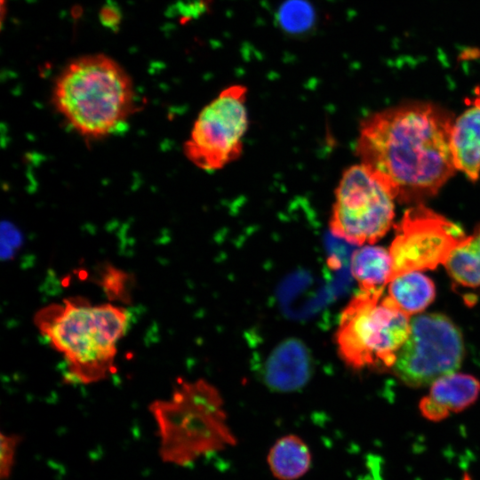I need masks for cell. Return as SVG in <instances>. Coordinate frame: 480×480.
<instances>
[{"mask_svg": "<svg viewBox=\"0 0 480 480\" xmlns=\"http://www.w3.org/2000/svg\"><path fill=\"white\" fill-rule=\"evenodd\" d=\"M454 120L430 101L384 108L361 121L356 155L395 200L422 204L457 171L450 142Z\"/></svg>", "mask_w": 480, "mask_h": 480, "instance_id": "obj_1", "label": "cell"}, {"mask_svg": "<svg viewBox=\"0 0 480 480\" xmlns=\"http://www.w3.org/2000/svg\"><path fill=\"white\" fill-rule=\"evenodd\" d=\"M34 323L64 358L66 378L92 384L114 372L117 345L126 332L129 314L123 307L92 304L77 296L43 307Z\"/></svg>", "mask_w": 480, "mask_h": 480, "instance_id": "obj_2", "label": "cell"}, {"mask_svg": "<svg viewBox=\"0 0 480 480\" xmlns=\"http://www.w3.org/2000/svg\"><path fill=\"white\" fill-rule=\"evenodd\" d=\"M57 111L81 135L100 139L131 114L134 89L127 72L103 54L73 60L58 76L52 91Z\"/></svg>", "mask_w": 480, "mask_h": 480, "instance_id": "obj_3", "label": "cell"}, {"mask_svg": "<svg viewBox=\"0 0 480 480\" xmlns=\"http://www.w3.org/2000/svg\"><path fill=\"white\" fill-rule=\"evenodd\" d=\"M149 411L164 462L187 466L236 443L218 392L203 380L180 383L168 399L151 403Z\"/></svg>", "mask_w": 480, "mask_h": 480, "instance_id": "obj_4", "label": "cell"}, {"mask_svg": "<svg viewBox=\"0 0 480 480\" xmlns=\"http://www.w3.org/2000/svg\"><path fill=\"white\" fill-rule=\"evenodd\" d=\"M384 290L358 292L343 308L335 332L341 359L356 370H390L410 332V316Z\"/></svg>", "mask_w": 480, "mask_h": 480, "instance_id": "obj_5", "label": "cell"}, {"mask_svg": "<svg viewBox=\"0 0 480 480\" xmlns=\"http://www.w3.org/2000/svg\"><path fill=\"white\" fill-rule=\"evenodd\" d=\"M394 200L366 166L353 164L342 172L334 190L329 229L351 244H374L392 226Z\"/></svg>", "mask_w": 480, "mask_h": 480, "instance_id": "obj_6", "label": "cell"}, {"mask_svg": "<svg viewBox=\"0 0 480 480\" xmlns=\"http://www.w3.org/2000/svg\"><path fill=\"white\" fill-rule=\"evenodd\" d=\"M247 94L245 85L231 84L199 112L184 144L186 157L196 167L220 171L241 157L249 127Z\"/></svg>", "mask_w": 480, "mask_h": 480, "instance_id": "obj_7", "label": "cell"}, {"mask_svg": "<svg viewBox=\"0 0 480 480\" xmlns=\"http://www.w3.org/2000/svg\"><path fill=\"white\" fill-rule=\"evenodd\" d=\"M464 354L461 332L448 316L419 314L411 318L409 335L390 370L405 385L422 388L455 372Z\"/></svg>", "mask_w": 480, "mask_h": 480, "instance_id": "obj_8", "label": "cell"}, {"mask_svg": "<svg viewBox=\"0 0 480 480\" xmlns=\"http://www.w3.org/2000/svg\"><path fill=\"white\" fill-rule=\"evenodd\" d=\"M395 230L389 248L390 281L407 272L434 269L444 264L466 237L460 226L423 204L407 209Z\"/></svg>", "mask_w": 480, "mask_h": 480, "instance_id": "obj_9", "label": "cell"}, {"mask_svg": "<svg viewBox=\"0 0 480 480\" xmlns=\"http://www.w3.org/2000/svg\"><path fill=\"white\" fill-rule=\"evenodd\" d=\"M480 394V381L472 375L453 372L431 384L429 393L420 401V411L432 421L446 419L475 403Z\"/></svg>", "mask_w": 480, "mask_h": 480, "instance_id": "obj_10", "label": "cell"}, {"mask_svg": "<svg viewBox=\"0 0 480 480\" xmlns=\"http://www.w3.org/2000/svg\"><path fill=\"white\" fill-rule=\"evenodd\" d=\"M450 142L456 170L476 181L480 176V92L469 99L468 107L454 120Z\"/></svg>", "mask_w": 480, "mask_h": 480, "instance_id": "obj_11", "label": "cell"}, {"mask_svg": "<svg viewBox=\"0 0 480 480\" xmlns=\"http://www.w3.org/2000/svg\"><path fill=\"white\" fill-rule=\"evenodd\" d=\"M309 361L305 348L297 341L282 344L269 357L267 380L276 388L290 390L302 385L308 376Z\"/></svg>", "mask_w": 480, "mask_h": 480, "instance_id": "obj_12", "label": "cell"}, {"mask_svg": "<svg viewBox=\"0 0 480 480\" xmlns=\"http://www.w3.org/2000/svg\"><path fill=\"white\" fill-rule=\"evenodd\" d=\"M350 272L361 291L384 290L392 273L389 250L374 244L361 245L351 255Z\"/></svg>", "mask_w": 480, "mask_h": 480, "instance_id": "obj_13", "label": "cell"}, {"mask_svg": "<svg viewBox=\"0 0 480 480\" xmlns=\"http://www.w3.org/2000/svg\"><path fill=\"white\" fill-rule=\"evenodd\" d=\"M267 461L278 480H296L310 468L312 456L307 444L296 435H286L271 446Z\"/></svg>", "mask_w": 480, "mask_h": 480, "instance_id": "obj_14", "label": "cell"}, {"mask_svg": "<svg viewBox=\"0 0 480 480\" xmlns=\"http://www.w3.org/2000/svg\"><path fill=\"white\" fill-rule=\"evenodd\" d=\"M408 316L421 313L436 297L434 282L419 271L407 272L388 283V294Z\"/></svg>", "mask_w": 480, "mask_h": 480, "instance_id": "obj_15", "label": "cell"}, {"mask_svg": "<svg viewBox=\"0 0 480 480\" xmlns=\"http://www.w3.org/2000/svg\"><path fill=\"white\" fill-rule=\"evenodd\" d=\"M444 265L455 283L480 287V225L453 249Z\"/></svg>", "mask_w": 480, "mask_h": 480, "instance_id": "obj_16", "label": "cell"}, {"mask_svg": "<svg viewBox=\"0 0 480 480\" xmlns=\"http://www.w3.org/2000/svg\"><path fill=\"white\" fill-rule=\"evenodd\" d=\"M100 284L111 300L127 301L129 299L128 275L110 265L102 269Z\"/></svg>", "mask_w": 480, "mask_h": 480, "instance_id": "obj_17", "label": "cell"}, {"mask_svg": "<svg viewBox=\"0 0 480 480\" xmlns=\"http://www.w3.org/2000/svg\"><path fill=\"white\" fill-rule=\"evenodd\" d=\"M20 442L18 435L1 433L0 439V478L7 480L12 475L17 447Z\"/></svg>", "mask_w": 480, "mask_h": 480, "instance_id": "obj_18", "label": "cell"}]
</instances>
